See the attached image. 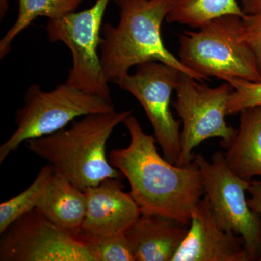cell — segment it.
I'll use <instances>...</instances> for the list:
<instances>
[{"mask_svg": "<svg viewBox=\"0 0 261 261\" xmlns=\"http://www.w3.org/2000/svg\"><path fill=\"white\" fill-rule=\"evenodd\" d=\"M123 125L129 145L110 152L109 161L128 180L130 195L142 214H155L189 226L192 211L205 195L203 178L195 161L178 166L161 157L154 136L145 133L136 117Z\"/></svg>", "mask_w": 261, "mask_h": 261, "instance_id": "obj_1", "label": "cell"}, {"mask_svg": "<svg viewBox=\"0 0 261 261\" xmlns=\"http://www.w3.org/2000/svg\"><path fill=\"white\" fill-rule=\"evenodd\" d=\"M115 2L120 8L119 21L116 25H102L99 47L108 82L118 84L129 73L130 68L152 61L172 66L199 80L179 58L168 50L163 40L161 27L171 10L172 0Z\"/></svg>", "mask_w": 261, "mask_h": 261, "instance_id": "obj_2", "label": "cell"}, {"mask_svg": "<svg viewBox=\"0 0 261 261\" xmlns=\"http://www.w3.org/2000/svg\"><path fill=\"white\" fill-rule=\"evenodd\" d=\"M132 114V111L97 113L84 116L70 128L32 139L25 146L61 175L84 190L107 178H121L106 155L108 141L115 128Z\"/></svg>", "mask_w": 261, "mask_h": 261, "instance_id": "obj_3", "label": "cell"}, {"mask_svg": "<svg viewBox=\"0 0 261 261\" xmlns=\"http://www.w3.org/2000/svg\"><path fill=\"white\" fill-rule=\"evenodd\" d=\"M243 17L224 15L180 35L178 58L201 82H261L256 58L244 39Z\"/></svg>", "mask_w": 261, "mask_h": 261, "instance_id": "obj_4", "label": "cell"}, {"mask_svg": "<svg viewBox=\"0 0 261 261\" xmlns=\"http://www.w3.org/2000/svg\"><path fill=\"white\" fill-rule=\"evenodd\" d=\"M115 111L111 101L65 82L48 92L39 84H32L25 91L23 106L15 115L16 128L0 147V163L27 141L63 129L75 118Z\"/></svg>", "mask_w": 261, "mask_h": 261, "instance_id": "obj_5", "label": "cell"}, {"mask_svg": "<svg viewBox=\"0 0 261 261\" xmlns=\"http://www.w3.org/2000/svg\"><path fill=\"white\" fill-rule=\"evenodd\" d=\"M233 90L228 82L211 87L191 75L180 73L173 102L182 124L178 166L191 163L194 149L206 140L219 137L221 145L226 149L232 144L238 130L228 126L226 117Z\"/></svg>", "mask_w": 261, "mask_h": 261, "instance_id": "obj_6", "label": "cell"}, {"mask_svg": "<svg viewBox=\"0 0 261 261\" xmlns=\"http://www.w3.org/2000/svg\"><path fill=\"white\" fill-rule=\"evenodd\" d=\"M110 1L97 0L88 9L49 20L46 31L51 42L63 43L71 53L72 66L65 83L112 102L99 53L103 17Z\"/></svg>", "mask_w": 261, "mask_h": 261, "instance_id": "obj_7", "label": "cell"}, {"mask_svg": "<svg viewBox=\"0 0 261 261\" xmlns=\"http://www.w3.org/2000/svg\"><path fill=\"white\" fill-rule=\"evenodd\" d=\"M216 221L226 231L242 237L250 255L255 260L261 255V216L248 205L246 192L250 182L245 181L230 169L224 154L216 152L211 161L195 155Z\"/></svg>", "mask_w": 261, "mask_h": 261, "instance_id": "obj_8", "label": "cell"}, {"mask_svg": "<svg viewBox=\"0 0 261 261\" xmlns=\"http://www.w3.org/2000/svg\"><path fill=\"white\" fill-rule=\"evenodd\" d=\"M1 261H98L90 243L51 222L37 208L2 233Z\"/></svg>", "mask_w": 261, "mask_h": 261, "instance_id": "obj_9", "label": "cell"}, {"mask_svg": "<svg viewBox=\"0 0 261 261\" xmlns=\"http://www.w3.org/2000/svg\"><path fill=\"white\" fill-rule=\"evenodd\" d=\"M118 84L133 95L145 110L165 158L177 165L181 153V124L171 111V97L180 73L176 68L161 62H147L135 67Z\"/></svg>", "mask_w": 261, "mask_h": 261, "instance_id": "obj_10", "label": "cell"}, {"mask_svg": "<svg viewBox=\"0 0 261 261\" xmlns=\"http://www.w3.org/2000/svg\"><path fill=\"white\" fill-rule=\"evenodd\" d=\"M242 237L220 227L205 196L192 211L188 232L171 261H250Z\"/></svg>", "mask_w": 261, "mask_h": 261, "instance_id": "obj_11", "label": "cell"}, {"mask_svg": "<svg viewBox=\"0 0 261 261\" xmlns=\"http://www.w3.org/2000/svg\"><path fill=\"white\" fill-rule=\"evenodd\" d=\"M121 179L107 178L84 190L87 211L81 234L102 237L126 233L140 217V207L130 193L123 191Z\"/></svg>", "mask_w": 261, "mask_h": 261, "instance_id": "obj_12", "label": "cell"}, {"mask_svg": "<svg viewBox=\"0 0 261 261\" xmlns=\"http://www.w3.org/2000/svg\"><path fill=\"white\" fill-rule=\"evenodd\" d=\"M189 226L155 214H141L126 234L136 261H171Z\"/></svg>", "mask_w": 261, "mask_h": 261, "instance_id": "obj_13", "label": "cell"}, {"mask_svg": "<svg viewBox=\"0 0 261 261\" xmlns=\"http://www.w3.org/2000/svg\"><path fill=\"white\" fill-rule=\"evenodd\" d=\"M37 209L62 229L82 233L87 211L85 193L61 175L54 173Z\"/></svg>", "mask_w": 261, "mask_h": 261, "instance_id": "obj_14", "label": "cell"}, {"mask_svg": "<svg viewBox=\"0 0 261 261\" xmlns=\"http://www.w3.org/2000/svg\"><path fill=\"white\" fill-rule=\"evenodd\" d=\"M240 114L236 137L224 157L235 174L251 182L261 176V106L246 108Z\"/></svg>", "mask_w": 261, "mask_h": 261, "instance_id": "obj_15", "label": "cell"}, {"mask_svg": "<svg viewBox=\"0 0 261 261\" xmlns=\"http://www.w3.org/2000/svg\"><path fill=\"white\" fill-rule=\"evenodd\" d=\"M82 0H19L18 14L14 24L0 41V58L9 54L15 38L39 17L61 18L75 12Z\"/></svg>", "mask_w": 261, "mask_h": 261, "instance_id": "obj_16", "label": "cell"}, {"mask_svg": "<svg viewBox=\"0 0 261 261\" xmlns=\"http://www.w3.org/2000/svg\"><path fill=\"white\" fill-rule=\"evenodd\" d=\"M244 17L239 0H172L166 21L198 29L224 15Z\"/></svg>", "mask_w": 261, "mask_h": 261, "instance_id": "obj_17", "label": "cell"}, {"mask_svg": "<svg viewBox=\"0 0 261 261\" xmlns=\"http://www.w3.org/2000/svg\"><path fill=\"white\" fill-rule=\"evenodd\" d=\"M54 175V169L47 163L38 173L34 181L21 193L0 205V234L24 215L37 208Z\"/></svg>", "mask_w": 261, "mask_h": 261, "instance_id": "obj_18", "label": "cell"}, {"mask_svg": "<svg viewBox=\"0 0 261 261\" xmlns=\"http://www.w3.org/2000/svg\"><path fill=\"white\" fill-rule=\"evenodd\" d=\"M92 245L98 261H136L126 233L108 236H84Z\"/></svg>", "mask_w": 261, "mask_h": 261, "instance_id": "obj_19", "label": "cell"}, {"mask_svg": "<svg viewBox=\"0 0 261 261\" xmlns=\"http://www.w3.org/2000/svg\"><path fill=\"white\" fill-rule=\"evenodd\" d=\"M228 82L233 87L228 103V116L238 114L246 108L261 106V82L232 80Z\"/></svg>", "mask_w": 261, "mask_h": 261, "instance_id": "obj_20", "label": "cell"}, {"mask_svg": "<svg viewBox=\"0 0 261 261\" xmlns=\"http://www.w3.org/2000/svg\"><path fill=\"white\" fill-rule=\"evenodd\" d=\"M244 39L253 51L261 73V10L242 18Z\"/></svg>", "mask_w": 261, "mask_h": 261, "instance_id": "obj_21", "label": "cell"}, {"mask_svg": "<svg viewBox=\"0 0 261 261\" xmlns=\"http://www.w3.org/2000/svg\"><path fill=\"white\" fill-rule=\"evenodd\" d=\"M247 192L250 195V198L247 199L249 206L254 212L261 216V181L250 182ZM259 260L261 261V255Z\"/></svg>", "mask_w": 261, "mask_h": 261, "instance_id": "obj_22", "label": "cell"}, {"mask_svg": "<svg viewBox=\"0 0 261 261\" xmlns=\"http://www.w3.org/2000/svg\"><path fill=\"white\" fill-rule=\"evenodd\" d=\"M245 14H252L261 10V0H239Z\"/></svg>", "mask_w": 261, "mask_h": 261, "instance_id": "obj_23", "label": "cell"}, {"mask_svg": "<svg viewBox=\"0 0 261 261\" xmlns=\"http://www.w3.org/2000/svg\"><path fill=\"white\" fill-rule=\"evenodd\" d=\"M10 0H0V18H5L9 9Z\"/></svg>", "mask_w": 261, "mask_h": 261, "instance_id": "obj_24", "label": "cell"}]
</instances>
